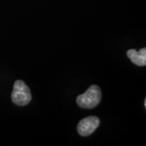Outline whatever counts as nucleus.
I'll return each mask as SVG.
<instances>
[{
  "instance_id": "f257e3e1",
  "label": "nucleus",
  "mask_w": 146,
  "mask_h": 146,
  "mask_svg": "<svg viewBox=\"0 0 146 146\" xmlns=\"http://www.w3.org/2000/svg\"><path fill=\"white\" fill-rule=\"evenodd\" d=\"M102 99V92L98 85H91L84 94L79 95L76 102L84 109H93L99 104Z\"/></svg>"
},
{
  "instance_id": "f03ea898",
  "label": "nucleus",
  "mask_w": 146,
  "mask_h": 146,
  "mask_svg": "<svg viewBox=\"0 0 146 146\" xmlns=\"http://www.w3.org/2000/svg\"><path fill=\"white\" fill-rule=\"evenodd\" d=\"M31 99V91L29 86L23 80H16L11 94V100L13 103L20 106H24L29 104Z\"/></svg>"
},
{
  "instance_id": "7ed1b4c3",
  "label": "nucleus",
  "mask_w": 146,
  "mask_h": 146,
  "mask_svg": "<svg viewBox=\"0 0 146 146\" xmlns=\"http://www.w3.org/2000/svg\"><path fill=\"white\" fill-rule=\"evenodd\" d=\"M100 124V120L97 116H89L80 121L77 126L78 133L82 136L91 135L98 128Z\"/></svg>"
},
{
  "instance_id": "20e7f679",
  "label": "nucleus",
  "mask_w": 146,
  "mask_h": 146,
  "mask_svg": "<svg viewBox=\"0 0 146 146\" xmlns=\"http://www.w3.org/2000/svg\"><path fill=\"white\" fill-rule=\"evenodd\" d=\"M127 55L136 66L144 67L146 65V48H143L139 51L133 49L129 50L127 52Z\"/></svg>"
},
{
  "instance_id": "39448f33",
  "label": "nucleus",
  "mask_w": 146,
  "mask_h": 146,
  "mask_svg": "<svg viewBox=\"0 0 146 146\" xmlns=\"http://www.w3.org/2000/svg\"><path fill=\"white\" fill-rule=\"evenodd\" d=\"M145 107H146V99H145Z\"/></svg>"
}]
</instances>
